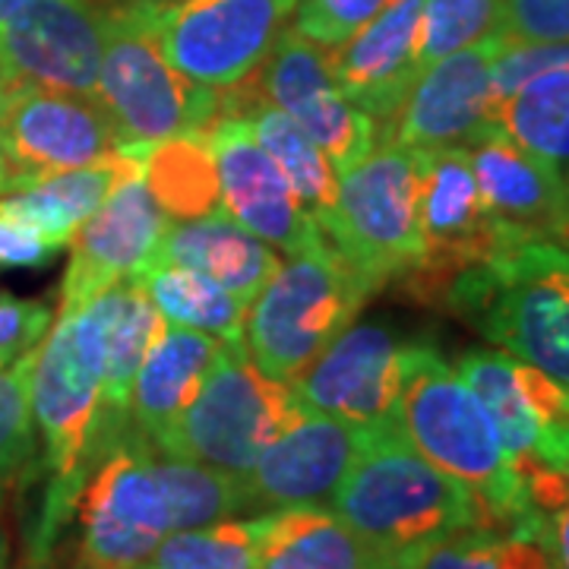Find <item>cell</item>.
Segmentation results:
<instances>
[{"label": "cell", "instance_id": "cell-1", "mask_svg": "<svg viewBox=\"0 0 569 569\" xmlns=\"http://www.w3.org/2000/svg\"><path fill=\"white\" fill-rule=\"evenodd\" d=\"M396 418L430 466L475 493L478 529L512 535L545 516L531 507L522 478L509 466L488 408L437 348L406 346Z\"/></svg>", "mask_w": 569, "mask_h": 569}, {"label": "cell", "instance_id": "cell-2", "mask_svg": "<svg viewBox=\"0 0 569 569\" xmlns=\"http://www.w3.org/2000/svg\"><path fill=\"white\" fill-rule=\"evenodd\" d=\"M332 512L383 560L418 557L449 535L478 529L475 493L408 443L396 415L370 425Z\"/></svg>", "mask_w": 569, "mask_h": 569}, {"label": "cell", "instance_id": "cell-3", "mask_svg": "<svg viewBox=\"0 0 569 569\" xmlns=\"http://www.w3.org/2000/svg\"><path fill=\"white\" fill-rule=\"evenodd\" d=\"M509 358L569 389V247L529 241L462 269L443 301Z\"/></svg>", "mask_w": 569, "mask_h": 569}, {"label": "cell", "instance_id": "cell-4", "mask_svg": "<svg viewBox=\"0 0 569 569\" xmlns=\"http://www.w3.org/2000/svg\"><path fill=\"white\" fill-rule=\"evenodd\" d=\"M373 284L336 247H310L279 263L247 307L244 346L266 377L291 383L355 323Z\"/></svg>", "mask_w": 569, "mask_h": 569}, {"label": "cell", "instance_id": "cell-5", "mask_svg": "<svg viewBox=\"0 0 569 569\" xmlns=\"http://www.w3.org/2000/svg\"><path fill=\"white\" fill-rule=\"evenodd\" d=\"M301 411L288 383L253 365L244 339L222 342L193 402L152 447L244 478Z\"/></svg>", "mask_w": 569, "mask_h": 569}, {"label": "cell", "instance_id": "cell-6", "mask_svg": "<svg viewBox=\"0 0 569 569\" xmlns=\"http://www.w3.org/2000/svg\"><path fill=\"white\" fill-rule=\"evenodd\" d=\"M373 291L421 263V152L377 137L339 171L336 206L320 228Z\"/></svg>", "mask_w": 569, "mask_h": 569}, {"label": "cell", "instance_id": "cell-7", "mask_svg": "<svg viewBox=\"0 0 569 569\" xmlns=\"http://www.w3.org/2000/svg\"><path fill=\"white\" fill-rule=\"evenodd\" d=\"M96 99L118 127L121 146L206 133L219 118V89L183 80L152 39L142 3L108 10Z\"/></svg>", "mask_w": 569, "mask_h": 569}, {"label": "cell", "instance_id": "cell-8", "mask_svg": "<svg viewBox=\"0 0 569 569\" xmlns=\"http://www.w3.org/2000/svg\"><path fill=\"white\" fill-rule=\"evenodd\" d=\"M80 519V567L140 569L171 535V509L156 475V447L130 430L86 471L73 500Z\"/></svg>", "mask_w": 569, "mask_h": 569}, {"label": "cell", "instance_id": "cell-9", "mask_svg": "<svg viewBox=\"0 0 569 569\" xmlns=\"http://www.w3.org/2000/svg\"><path fill=\"white\" fill-rule=\"evenodd\" d=\"M32 421L44 440V462L51 471V490L44 503L41 545L73 509L82 478L92 466V443L102 406V373L73 342L67 317L41 339L29 370Z\"/></svg>", "mask_w": 569, "mask_h": 569}, {"label": "cell", "instance_id": "cell-10", "mask_svg": "<svg viewBox=\"0 0 569 569\" xmlns=\"http://www.w3.org/2000/svg\"><path fill=\"white\" fill-rule=\"evenodd\" d=\"M298 0H142L152 39L183 80L228 89L250 77Z\"/></svg>", "mask_w": 569, "mask_h": 569}, {"label": "cell", "instance_id": "cell-11", "mask_svg": "<svg viewBox=\"0 0 569 569\" xmlns=\"http://www.w3.org/2000/svg\"><path fill=\"white\" fill-rule=\"evenodd\" d=\"M421 263L399 282L408 298L440 305L449 282L468 266L519 247L481 203L466 146L421 152Z\"/></svg>", "mask_w": 569, "mask_h": 569}, {"label": "cell", "instance_id": "cell-12", "mask_svg": "<svg viewBox=\"0 0 569 569\" xmlns=\"http://www.w3.org/2000/svg\"><path fill=\"white\" fill-rule=\"evenodd\" d=\"M108 10L92 0H36L0 29V80L10 89L96 96Z\"/></svg>", "mask_w": 569, "mask_h": 569}, {"label": "cell", "instance_id": "cell-13", "mask_svg": "<svg viewBox=\"0 0 569 569\" xmlns=\"http://www.w3.org/2000/svg\"><path fill=\"white\" fill-rule=\"evenodd\" d=\"M250 80L266 102L295 118L339 171L373 149L377 123L339 92L323 44L298 29H282Z\"/></svg>", "mask_w": 569, "mask_h": 569}, {"label": "cell", "instance_id": "cell-14", "mask_svg": "<svg viewBox=\"0 0 569 569\" xmlns=\"http://www.w3.org/2000/svg\"><path fill=\"white\" fill-rule=\"evenodd\" d=\"M58 317H67L82 358H89L102 373V406H99V427L92 443V462H96L104 449H111L133 430L130 389L146 351L164 329V320L137 279L108 284L80 310Z\"/></svg>", "mask_w": 569, "mask_h": 569}, {"label": "cell", "instance_id": "cell-15", "mask_svg": "<svg viewBox=\"0 0 569 569\" xmlns=\"http://www.w3.org/2000/svg\"><path fill=\"white\" fill-rule=\"evenodd\" d=\"M507 36L493 32L462 51H452L440 61L427 63L411 86L383 140L406 149H447L475 146L488 137L493 123V61L507 48Z\"/></svg>", "mask_w": 569, "mask_h": 569}, {"label": "cell", "instance_id": "cell-16", "mask_svg": "<svg viewBox=\"0 0 569 569\" xmlns=\"http://www.w3.org/2000/svg\"><path fill=\"white\" fill-rule=\"evenodd\" d=\"M206 142L212 149L222 209L257 234L266 244H276L288 253H305L323 244L326 234L307 212L282 168L257 140L253 127L241 118H224L206 127Z\"/></svg>", "mask_w": 569, "mask_h": 569}, {"label": "cell", "instance_id": "cell-17", "mask_svg": "<svg viewBox=\"0 0 569 569\" xmlns=\"http://www.w3.org/2000/svg\"><path fill=\"white\" fill-rule=\"evenodd\" d=\"M0 137L13 162L10 193L32 178L82 168L121 149L118 127L96 96L54 89H13Z\"/></svg>", "mask_w": 569, "mask_h": 569}, {"label": "cell", "instance_id": "cell-18", "mask_svg": "<svg viewBox=\"0 0 569 569\" xmlns=\"http://www.w3.org/2000/svg\"><path fill=\"white\" fill-rule=\"evenodd\" d=\"M406 370V346L387 326H348L323 355L305 367L288 387L310 411L370 427L396 415Z\"/></svg>", "mask_w": 569, "mask_h": 569}, {"label": "cell", "instance_id": "cell-19", "mask_svg": "<svg viewBox=\"0 0 569 569\" xmlns=\"http://www.w3.org/2000/svg\"><path fill=\"white\" fill-rule=\"evenodd\" d=\"M168 216L142 178L127 181L73 234L58 313H73L108 284L133 279L149 266Z\"/></svg>", "mask_w": 569, "mask_h": 569}, {"label": "cell", "instance_id": "cell-20", "mask_svg": "<svg viewBox=\"0 0 569 569\" xmlns=\"http://www.w3.org/2000/svg\"><path fill=\"white\" fill-rule=\"evenodd\" d=\"M365 430L305 408L301 418L241 478L247 509L320 507L323 500H332L361 452Z\"/></svg>", "mask_w": 569, "mask_h": 569}, {"label": "cell", "instance_id": "cell-21", "mask_svg": "<svg viewBox=\"0 0 569 569\" xmlns=\"http://www.w3.org/2000/svg\"><path fill=\"white\" fill-rule=\"evenodd\" d=\"M425 0H389L346 44L329 51L339 92L373 123L389 127L421 73Z\"/></svg>", "mask_w": 569, "mask_h": 569}, {"label": "cell", "instance_id": "cell-22", "mask_svg": "<svg viewBox=\"0 0 569 569\" xmlns=\"http://www.w3.org/2000/svg\"><path fill=\"white\" fill-rule=\"evenodd\" d=\"M468 159L481 203L509 238H516L519 244H557L563 216V174L557 164L509 140L497 127L475 146H468Z\"/></svg>", "mask_w": 569, "mask_h": 569}, {"label": "cell", "instance_id": "cell-23", "mask_svg": "<svg viewBox=\"0 0 569 569\" xmlns=\"http://www.w3.org/2000/svg\"><path fill=\"white\" fill-rule=\"evenodd\" d=\"M149 263L200 272L250 307L279 269V257L224 209H216L200 219H168Z\"/></svg>", "mask_w": 569, "mask_h": 569}, {"label": "cell", "instance_id": "cell-24", "mask_svg": "<svg viewBox=\"0 0 569 569\" xmlns=\"http://www.w3.org/2000/svg\"><path fill=\"white\" fill-rule=\"evenodd\" d=\"M142 152L146 146H121L118 152L104 156L99 162L32 178L13 193L0 197V209L39 228L41 234L51 238L58 247H67L73 241L77 228L118 187L142 178L146 171Z\"/></svg>", "mask_w": 569, "mask_h": 569}, {"label": "cell", "instance_id": "cell-25", "mask_svg": "<svg viewBox=\"0 0 569 569\" xmlns=\"http://www.w3.org/2000/svg\"><path fill=\"white\" fill-rule=\"evenodd\" d=\"M219 339L187 326H164L142 358L130 389L133 430L156 443L183 415L203 387V377L219 355Z\"/></svg>", "mask_w": 569, "mask_h": 569}, {"label": "cell", "instance_id": "cell-26", "mask_svg": "<svg viewBox=\"0 0 569 569\" xmlns=\"http://www.w3.org/2000/svg\"><path fill=\"white\" fill-rule=\"evenodd\" d=\"M219 114L241 118L253 127L257 140L263 142L272 162L282 168L288 183L295 187L301 206L313 216V222L323 228L332 206H336V187H339L332 162L326 159L323 149L310 140L282 108L266 102L250 77L228 86V89H219Z\"/></svg>", "mask_w": 569, "mask_h": 569}, {"label": "cell", "instance_id": "cell-27", "mask_svg": "<svg viewBox=\"0 0 569 569\" xmlns=\"http://www.w3.org/2000/svg\"><path fill=\"white\" fill-rule=\"evenodd\" d=\"M377 553L326 507H288L263 516L253 569H370Z\"/></svg>", "mask_w": 569, "mask_h": 569}, {"label": "cell", "instance_id": "cell-28", "mask_svg": "<svg viewBox=\"0 0 569 569\" xmlns=\"http://www.w3.org/2000/svg\"><path fill=\"white\" fill-rule=\"evenodd\" d=\"M459 377L466 380L471 392L481 399L493 418V427L500 433V443L507 449L512 471L526 481L535 468H541V447L548 437V427L535 418V411L526 406L519 383H516V361L507 351L493 348H471L459 358Z\"/></svg>", "mask_w": 569, "mask_h": 569}, {"label": "cell", "instance_id": "cell-29", "mask_svg": "<svg viewBox=\"0 0 569 569\" xmlns=\"http://www.w3.org/2000/svg\"><path fill=\"white\" fill-rule=\"evenodd\" d=\"M142 181L168 219H200L222 209L219 171L203 133L152 142L142 152Z\"/></svg>", "mask_w": 569, "mask_h": 569}, {"label": "cell", "instance_id": "cell-30", "mask_svg": "<svg viewBox=\"0 0 569 569\" xmlns=\"http://www.w3.org/2000/svg\"><path fill=\"white\" fill-rule=\"evenodd\" d=\"M133 279L142 284L152 307L171 326L200 329L206 336H216L219 342L244 339L247 305L200 272H190L181 266L149 263Z\"/></svg>", "mask_w": 569, "mask_h": 569}, {"label": "cell", "instance_id": "cell-31", "mask_svg": "<svg viewBox=\"0 0 569 569\" xmlns=\"http://www.w3.org/2000/svg\"><path fill=\"white\" fill-rule=\"evenodd\" d=\"M493 123L557 168L569 164V61L553 63L519 86L493 108Z\"/></svg>", "mask_w": 569, "mask_h": 569}, {"label": "cell", "instance_id": "cell-32", "mask_svg": "<svg viewBox=\"0 0 569 569\" xmlns=\"http://www.w3.org/2000/svg\"><path fill=\"white\" fill-rule=\"evenodd\" d=\"M156 475L168 497L174 531L212 526L247 509L244 481L228 471L193 462V459L164 456L156 449Z\"/></svg>", "mask_w": 569, "mask_h": 569}, {"label": "cell", "instance_id": "cell-33", "mask_svg": "<svg viewBox=\"0 0 569 569\" xmlns=\"http://www.w3.org/2000/svg\"><path fill=\"white\" fill-rule=\"evenodd\" d=\"M260 519H222L200 529L171 531L140 569H253L260 548Z\"/></svg>", "mask_w": 569, "mask_h": 569}, {"label": "cell", "instance_id": "cell-34", "mask_svg": "<svg viewBox=\"0 0 569 569\" xmlns=\"http://www.w3.org/2000/svg\"><path fill=\"white\" fill-rule=\"evenodd\" d=\"M507 0H425L421 13V70L452 51L500 32Z\"/></svg>", "mask_w": 569, "mask_h": 569}, {"label": "cell", "instance_id": "cell-35", "mask_svg": "<svg viewBox=\"0 0 569 569\" xmlns=\"http://www.w3.org/2000/svg\"><path fill=\"white\" fill-rule=\"evenodd\" d=\"M32 355L0 367V475L13 478L36 459V421L29 406Z\"/></svg>", "mask_w": 569, "mask_h": 569}, {"label": "cell", "instance_id": "cell-36", "mask_svg": "<svg viewBox=\"0 0 569 569\" xmlns=\"http://www.w3.org/2000/svg\"><path fill=\"white\" fill-rule=\"evenodd\" d=\"M387 3L389 0H298L295 29L332 51L365 29Z\"/></svg>", "mask_w": 569, "mask_h": 569}, {"label": "cell", "instance_id": "cell-37", "mask_svg": "<svg viewBox=\"0 0 569 569\" xmlns=\"http://www.w3.org/2000/svg\"><path fill=\"white\" fill-rule=\"evenodd\" d=\"M54 323V310L44 301H26L0 291V367L36 351Z\"/></svg>", "mask_w": 569, "mask_h": 569}, {"label": "cell", "instance_id": "cell-38", "mask_svg": "<svg viewBox=\"0 0 569 569\" xmlns=\"http://www.w3.org/2000/svg\"><path fill=\"white\" fill-rule=\"evenodd\" d=\"M500 36L509 41H569V0H507Z\"/></svg>", "mask_w": 569, "mask_h": 569}, {"label": "cell", "instance_id": "cell-39", "mask_svg": "<svg viewBox=\"0 0 569 569\" xmlns=\"http://www.w3.org/2000/svg\"><path fill=\"white\" fill-rule=\"evenodd\" d=\"M497 538L493 531L466 529L430 545L418 557L415 569H500L497 563Z\"/></svg>", "mask_w": 569, "mask_h": 569}, {"label": "cell", "instance_id": "cell-40", "mask_svg": "<svg viewBox=\"0 0 569 569\" xmlns=\"http://www.w3.org/2000/svg\"><path fill=\"white\" fill-rule=\"evenodd\" d=\"M61 247L44 238L39 228L0 209V269H32L44 266Z\"/></svg>", "mask_w": 569, "mask_h": 569}, {"label": "cell", "instance_id": "cell-41", "mask_svg": "<svg viewBox=\"0 0 569 569\" xmlns=\"http://www.w3.org/2000/svg\"><path fill=\"white\" fill-rule=\"evenodd\" d=\"M545 545H548L550 557H553L557 569H569V503L548 516V526H545Z\"/></svg>", "mask_w": 569, "mask_h": 569}, {"label": "cell", "instance_id": "cell-42", "mask_svg": "<svg viewBox=\"0 0 569 569\" xmlns=\"http://www.w3.org/2000/svg\"><path fill=\"white\" fill-rule=\"evenodd\" d=\"M10 183H13V162H10V152H7V142L0 137V197L10 193Z\"/></svg>", "mask_w": 569, "mask_h": 569}, {"label": "cell", "instance_id": "cell-43", "mask_svg": "<svg viewBox=\"0 0 569 569\" xmlns=\"http://www.w3.org/2000/svg\"><path fill=\"white\" fill-rule=\"evenodd\" d=\"M36 0H0V29L10 20H17L26 7H32Z\"/></svg>", "mask_w": 569, "mask_h": 569}, {"label": "cell", "instance_id": "cell-44", "mask_svg": "<svg viewBox=\"0 0 569 569\" xmlns=\"http://www.w3.org/2000/svg\"><path fill=\"white\" fill-rule=\"evenodd\" d=\"M557 244L569 247V174L563 178V216H560V231H557Z\"/></svg>", "mask_w": 569, "mask_h": 569}, {"label": "cell", "instance_id": "cell-45", "mask_svg": "<svg viewBox=\"0 0 569 569\" xmlns=\"http://www.w3.org/2000/svg\"><path fill=\"white\" fill-rule=\"evenodd\" d=\"M10 96H13V89H10L7 82L0 80V118H3V111H7V102H10Z\"/></svg>", "mask_w": 569, "mask_h": 569}, {"label": "cell", "instance_id": "cell-46", "mask_svg": "<svg viewBox=\"0 0 569 569\" xmlns=\"http://www.w3.org/2000/svg\"><path fill=\"white\" fill-rule=\"evenodd\" d=\"M7 553H10V545H7V535L0 529V569L7 567Z\"/></svg>", "mask_w": 569, "mask_h": 569}, {"label": "cell", "instance_id": "cell-47", "mask_svg": "<svg viewBox=\"0 0 569 569\" xmlns=\"http://www.w3.org/2000/svg\"><path fill=\"white\" fill-rule=\"evenodd\" d=\"M370 569H389V567H387V560H380V557H377V560H373V567H370Z\"/></svg>", "mask_w": 569, "mask_h": 569}, {"label": "cell", "instance_id": "cell-48", "mask_svg": "<svg viewBox=\"0 0 569 569\" xmlns=\"http://www.w3.org/2000/svg\"><path fill=\"white\" fill-rule=\"evenodd\" d=\"M3 488H7V478L0 475V503H3Z\"/></svg>", "mask_w": 569, "mask_h": 569}, {"label": "cell", "instance_id": "cell-49", "mask_svg": "<svg viewBox=\"0 0 569 569\" xmlns=\"http://www.w3.org/2000/svg\"><path fill=\"white\" fill-rule=\"evenodd\" d=\"M563 471H567V478H569V459H567V466H563Z\"/></svg>", "mask_w": 569, "mask_h": 569}]
</instances>
